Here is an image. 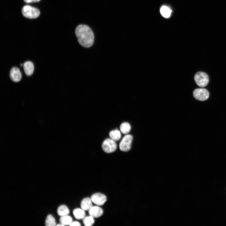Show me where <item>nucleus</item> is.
Returning a JSON list of instances; mask_svg holds the SVG:
<instances>
[{"label": "nucleus", "instance_id": "obj_11", "mask_svg": "<svg viewBox=\"0 0 226 226\" xmlns=\"http://www.w3.org/2000/svg\"><path fill=\"white\" fill-rule=\"evenodd\" d=\"M23 66L24 72L27 76H30L33 74L34 68V64L31 62H25Z\"/></svg>", "mask_w": 226, "mask_h": 226}, {"label": "nucleus", "instance_id": "obj_9", "mask_svg": "<svg viewBox=\"0 0 226 226\" xmlns=\"http://www.w3.org/2000/svg\"><path fill=\"white\" fill-rule=\"evenodd\" d=\"M89 215L94 218L101 217L103 213V209L100 206L96 205L93 206L89 211Z\"/></svg>", "mask_w": 226, "mask_h": 226}, {"label": "nucleus", "instance_id": "obj_10", "mask_svg": "<svg viewBox=\"0 0 226 226\" xmlns=\"http://www.w3.org/2000/svg\"><path fill=\"white\" fill-rule=\"evenodd\" d=\"M93 203L91 198L85 197L82 200L81 202V208L85 211H89L93 206Z\"/></svg>", "mask_w": 226, "mask_h": 226}, {"label": "nucleus", "instance_id": "obj_17", "mask_svg": "<svg viewBox=\"0 0 226 226\" xmlns=\"http://www.w3.org/2000/svg\"><path fill=\"white\" fill-rule=\"evenodd\" d=\"M120 129L121 132L123 134H125L128 133L131 131V126L128 122L122 123L120 125Z\"/></svg>", "mask_w": 226, "mask_h": 226}, {"label": "nucleus", "instance_id": "obj_15", "mask_svg": "<svg viewBox=\"0 0 226 226\" xmlns=\"http://www.w3.org/2000/svg\"><path fill=\"white\" fill-rule=\"evenodd\" d=\"M60 223L64 226L70 225L73 222L72 218L68 215L61 216L59 219Z\"/></svg>", "mask_w": 226, "mask_h": 226}, {"label": "nucleus", "instance_id": "obj_5", "mask_svg": "<svg viewBox=\"0 0 226 226\" xmlns=\"http://www.w3.org/2000/svg\"><path fill=\"white\" fill-rule=\"evenodd\" d=\"M132 140L133 137L131 135L127 134L124 136L119 144L120 150L125 152L129 151L131 149Z\"/></svg>", "mask_w": 226, "mask_h": 226}, {"label": "nucleus", "instance_id": "obj_2", "mask_svg": "<svg viewBox=\"0 0 226 226\" xmlns=\"http://www.w3.org/2000/svg\"><path fill=\"white\" fill-rule=\"evenodd\" d=\"M22 13L24 16L30 19L37 18L40 14V11L37 8L28 5L23 7Z\"/></svg>", "mask_w": 226, "mask_h": 226}, {"label": "nucleus", "instance_id": "obj_23", "mask_svg": "<svg viewBox=\"0 0 226 226\" xmlns=\"http://www.w3.org/2000/svg\"><path fill=\"white\" fill-rule=\"evenodd\" d=\"M20 66H23V64H20Z\"/></svg>", "mask_w": 226, "mask_h": 226}, {"label": "nucleus", "instance_id": "obj_8", "mask_svg": "<svg viewBox=\"0 0 226 226\" xmlns=\"http://www.w3.org/2000/svg\"><path fill=\"white\" fill-rule=\"evenodd\" d=\"M10 77L11 80L14 82L20 81L22 78V74L19 69L15 67L12 68L10 72Z\"/></svg>", "mask_w": 226, "mask_h": 226}, {"label": "nucleus", "instance_id": "obj_20", "mask_svg": "<svg viewBox=\"0 0 226 226\" xmlns=\"http://www.w3.org/2000/svg\"><path fill=\"white\" fill-rule=\"evenodd\" d=\"M81 225L80 223L77 221H74L72 222L69 226H80Z\"/></svg>", "mask_w": 226, "mask_h": 226}, {"label": "nucleus", "instance_id": "obj_21", "mask_svg": "<svg viewBox=\"0 0 226 226\" xmlns=\"http://www.w3.org/2000/svg\"><path fill=\"white\" fill-rule=\"evenodd\" d=\"M26 3H31L33 2H38L40 0H24Z\"/></svg>", "mask_w": 226, "mask_h": 226}, {"label": "nucleus", "instance_id": "obj_3", "mask_svg": "<svg viewBox=\"0 0 226 226\" xmlns=\"http://www.w3.org/2000/svg\"><path fill=\"white\" fill-rule=\"evenodd\" d=\"M194 79L197 85L201 87L206 86L209 81L208 75L202 72H197L194 76Z\"/></svg>", "mask_w": 226, "mask_h": 226}, {"label": "nucleus", "instance_id": "obj_19", "mask_svg": "<svg viewBox=\"0 0 226 226\" xmlns=\"http://www.w3.org/2000/svg\"><path fill=\"white\" fill-rule=\"evenodd\" d=\"M55 218L51 214L48 215L45 220V224L47 226H54L56 225Z\"/></svg>", "mask_w": 226, "mask_h": 226}, {"label": "nucleus", "instance_id": "obj_12", "mask_svg": "<svg viewBox=\"0 0 226 226\" xmlns=\"http://www.w3.org/2000/svg\"><path fill=\"white\" fill-rule=\"evenodd\" d=\"M74 217L77 219H83L85 217V211L81 208L75 209L73 211Z\"/></svg>", "mask_w": 226, "mask_h": 226}, {"label": "nucleus", "instance_id": "obj_4", "mask_svg": "<svg viewBox=\"0 0 226 226\" xmlns=\"http://www.w3.org/2000/svg\"><path fill=\"white\" fill-rule=\"evenodd\" d=\"M102 147L105 152L110 153L116 150L117 145L115 141L110 138H107L103 142Z\"/></svg>", "mask_w": 226, "mask_h": 226}, {"label": "nucleus", "instance_id": "obj_7", "mask_svg": "<svg viewBox=\"0 0 226 226\" xmlns=\"http://www.w3.org/2000/svg\"><path fill=\"white\" fill-rule=\"evenodd\" d=\"M90 198L93 203L98 206L103 205L107 200V197L105 194L100 192L94 193Z\"/></svg>", "mask_w": 226, "mask_h": 226}, {"label": "nucleus", "instance_id": "obj_14", "mask_svg": "<svg viewBox=\"0 0 226 226\" xmlns=\"http://www.w3.org/2000/svg\"><path fill=\"white\" fill-rule=\"evenodd\" d=\"M110 139L116 141L119 140L121 137V132L118 130H115L111 131L109 133Z\"/></svg>", "mask_w": 226, "mask_h": 226}, {"label": "nucleus", "instance_id": "obj_16", "mask_svg": "<svg viewBox=\"0 0 226 226\" xmlns=\"http://www.w3.org/2000/svg\"><path fill=\"white\" fill-rule=\"evenodd\" d=\"M160 12L161 14L164 17L168 18L171 15V10L168 7L163 6L161 7Z\"/></svg>", "mask_w": 226, "mask_h": 226}, {"label": "nucleus", "instance_id": "obj_13", "mask_svg": "<svg viewBox=\"0 0 226 226\" xmlns=\"http://www.w3.org/2000/svg\"><path fill=\"white\" fill-rule=\"evenodd\" d=\"M57 212L58 214L61 217L68 215L70 211L67 206L64 205H62L58 207Z\"/></svg>", "mask_w": 226, "mask_h": 226}, {"label": "nucleus", "instance_id": "obj_1", "mask_svg": "<svg viewBox=\"0 0 226 226\" xmlns=\"http://www.w3.org/2000/svg\"><path fill=\"white\" fill-rule=\"evenodd\" d=\"M75 34L79 44L82 46L89 48L93 45L94 35L93 32L88 26L80 24L76 28Z\"/></svg>", "mask_w": 226, "mask_h": 226}, {"label": "nucleus", "instance_id": "obj_6", "mask_svg": "<svg viewBox=\"0 0 226 226\" xmlns=\"http://www.w3.org/2000/svg\"><path fill=\"white\" fill-rule=\"evenodd\" d=\"M208 91L205 89L198 88L194 90L193 92L194 97L200 101H204L207 100L209 97Z\"/></svg>", "mask_w": 226, "mask_h": 226}, {"label": "nucleus", "instance_id": "obj_18", "mask_svg": "<svg viewBox=\"0 0 226 226\" xmlns=\"http://www.w3.org/2000/svg\"><path fill=\"white\" fill-rule=\"evenodd\" d=\"M93 217L90 215L85 216L83 219V222L85 226H91L94 223L95 220Z\"/></svg>", "mask_w": 226, "mask_h": 226}, {"label": "nucleus", "instance_id": "obj_22", "mask_svg": "<svg viewBox=\"0 0 226 226\" xmlns=\"http://www.w3.org/2000/svg\"><path fill=\"white\" fill-rule=\"evenodd\" d=\"M56 225V226H64V225H63V224H61V223H60L58 224H57Z\"/></svg>", "mask_w": 226, "mask_h": 226}]
</instances>
